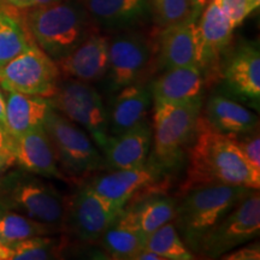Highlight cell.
<instances>
[{
	"label": "cell",
	"instance_id": "1",
	"mask_svg": "<svg viewBox=\"0 0 260 260\" xmlns=\"http://www.w3.org/2000/svg\"><path fill=\"white\" fill-rule=\"evenodd\" d=\"M187 149V175L181 186L183 193L212 184L260 188V171L248 164L233 136L217 132L201 115Z\"/></svg>",
	"mask_w": 260,
	"mask_h": 260
},
{
	"label": "cell",
	"instance_id": "2",
	"mask_svg": "<svg viewBox=\"0 0 260 260\" xmlns=\"http://www.w3.org/2000/svg\"><path fill=\"white\" fill-rule=\"evenodd\" d=\"M88 11L79 0H58L24 10L23 25L31 41L54 61L75 50L90 34Z\"/></svg>",
	"mask_w": 260,
	"mask_h": 260
},
{
	"label": "cell",
	"instance_id": "3",
	"mask_svg": "<svg viewBox=\"0 0 260 260\" xmlns=\"http://www.w3.org/2000/svg\"><path fill=\"white\" fill-rule=\"evenodd\" d=\"M249 190L243 186L212 184L184 191L176 203L172 223L194 254L199 252L205 236Z\"/></svg>",
	"mask_w": 260,
	"mask_h": 260
},
{
	"label": "cell",
	"instance_id": "4",
	"mask_svg": "<svg viewBox=\"0 0 260 260\" xmlns=\"http://www.w3.org/2000/svg\"><path fill=\"white\" fill-rule=\"evenodd\" d=\"M0 204L51 226L63 230L67 200L56 187L30 172L15 169L0 174Z\"/></svg>",
	"mask_w": 260,
	"mask_h": 260
},
{
	"label": "cell",
	"instance_id": "5",
	"mask_svg": "<svg viewBox=\"0 0 260 260\" xmlns=\"http://www.w3.org/2000/svg\"><path fill=\"white\" fill-rule=\"evenodd\" d=\"M153 160L162 170L176 167L193 140L203 99L190 103L153 102Z\"/></svg>",
	"mask_w": 260,
	"mask_h": 260
},
{
	"label": "cell",
	"instance_id": "6",
	"mask_svg": "<svg viewBox=\"0 0 260 260\" xmlns=\"http://www.w3.org/2000/svg\"><path fill=\"white\" fill-rule=\"evenodd\" d=\"M44 128L53 145L58 164L73 177H86L105 168L104 157L88 133L52 107Z\"/></svg>",
	"mask_w": 260,
	"mask_h": 260
},
{
	"label": "cell",
	"instance_id": "7",
	"mask_svg": "<svg viewBox=\"0 0 260 260\" xmlns=\"http://www.w3.org/2000/svg\"><path fill=\"white\" fill-rule=\"evenodd\" d=\"M48 99L56 111L86 130L98 147H104L110 135L107 110L92 84L74 79L59 81L56 93Z\"/></svg>",
	"mask_w": 260,
	"mask_h": 260
},
{
	"label": "cell",
	"instance_id": "8",
	"mask_svg": "<svg viewBox=\"0 0 260 260\" xmlns=\"http://www.w3.org/2000/svg\"><path fill=\"white\" fill-rule=\"evenodd\" d=\"M260 195L251 189L205 236L198 254L216 259L259 237Z\"/></svg>",
	"mask_w": 260,
	"mask_h": 260
},
{
	"label": "cell",
	"instance_id": "9",
	"mask_svg": "<svg viewBox=\"0 0 260 260\" xmlns=\"http://www.w3.org/2000/svg\"><path fill=\"white\" fill-rule=\"evenodd\" d=\"M60 81L58 65L34 42L0 67V87L17 92L51 98Z\"/></svg>",
	"mask_w": 260,
	"mask_h": 260
},
{
	"label": "cell",
	"instance_id": "10",
	"mask_svg": "<svg viewBox=\"0 0 260 260\" xmlns=\"http://www.w3.org/2000/svg\"><path fill=\"white\" fill-rule=\"evenodd\" d=\"M152 58L151 42L144 34L125 31L109 40V61L105 74L109 92L139 82Z\"/></svg>",
	"mask_w": 260,
	"mask_h": 260
},
{
	"label": "cell",
	"instance_id": "11",
	"mask_svg": "<svg viewBox=\"0 0 260 260\" xmlns=\"http://www.w3.org/2000/svg\"><path fill=\"white\" fill-rule=\"evenodd\" d=\"M121 210L84 184L67 201L63 228L80 241L98 242Z\"/></svg>",
	"mask_w": 260,
	"mask_h": 260
},
{
	"label": "cell",
	"instance_id": "12",
	"mask_svg": "<svg viewBox=\"0 0 260 260\" xmlns=\"http://www.w3.org/2000/svg\"><path fill=\"white\" fill-rule=\"evenodd\" d=\"M218 74L230 95L259 110L260 52L258 44L243 41L232 51H228Z\"/></svg>",
	"mask_w": 260,
	"mask_h": 260
},
{
	"label": "cell",
	"instance_id": "13",
	"mask_svg": "<svg viewBox=\"0 0 260 260\" xmlns=\"http://www.w3.org/2000/svg\"><path fill=\"white\" fill-rule=\"evenodd\" d=\"M234 28L217 0H210L197 19V65L207 76L219 73L233 40Z\"/></svg>",
	"mask_w": 260,
	"mask_h": 260
},
{
	"label": "cell",
	"instance_id": "14",
	"mask_svg": "<svg viewBox=\"0 0 260 260\" xmlns=\"http://www.w3.org/2000/svg\"><path fill=\"white\" fill-rule=\"evenodd\" d=\"M162 172L164 170L151 159L141 167L118 169L99 175L87 184L117 207L123 209L140 190L157 183Z\"/></svg>",
	"mask_w": 260,
	"mask_h": 260
},
{
	"label": "cell",
	"instance_id": "15",
	"mask_svg": "<svg viewBox=\"0 0 260 260\" xmlns=\"http://www.w3.org/2000/svg\"><path fill=\"white\" fill-rule=\"evenodd\" d=\"M14 164L40 177L65 180L58 164L56 152L44 126L14 136Z\"/></svg>",
	"mask_w": 260,
	"mask_h": 260
},
{
	"label": "cell",
	"instance_id": "16",
	"mask_svg": "<svg viewBox=\"0 0 260 260\" xmlns=\"http://www.w3.org/2000/svg\"><path fill=\"white\" fill-rule=\"evenodd\" d=\"M109 61V39L90 32L69 54L56 63L67 79L92 83L105 77Z\"/></svg>",
	"mask_w": 260,
	"mask_h": 260
},
{
	"label": "cell",
	"instance_id": "17",
	"mask_svg": "<svg viewBox=\"0 0 260 260\" xmlns=\"http://www.w3.org/2000/svg\"><path fill=\"white\" fill-rule=\"evenodd\" d=\"M152 144V125L147 119L117 135H109L104 152V165L110 170L133 169L147 161Z\"/></svg>",
	"mask_w": 260,
	"mask_h": 260
},
{
	"label": "cell",
	"instance_id": "18",
	"mask_svg": "<svg viewBox=\"0 0 260 260\" xmlns=\"http://www.w3.org/2000/svg\"><path fill=\"white\" fill-rule=\"evenodd\" d=\"M107 110L109 134L117 135L147 119L148 110L153 102L151 86L135 82L113 93Z\"/></svg>",
	"mask_w": 260,
	"mask_h": 260
},
{
	"label": "cell",
	"instance_id": "19",
	"mask_svg": "<svg viewBox=\"0 0 260 260\" xmlns=\"http://www.w3.org/2000/svg\"><path fill=\"white\" fill-rule=\"evenodd\" d=\"M158 64L164 70L197 65V19L190 17L162 27Z\"/></svg>",
	"mask_w": 260,
	"mask_h": 260
},
{
	"label": "cell",
	"instance_id": "20",
	"mask_svg": "<svg viewBox=\"0 0 260 260\" xmlns=\"http://www.w3.org/2000/svg\"><path fill=\"white\" fill-rule=\"evenodd\" d=\"M205 77L197 65L164 70L151 84L153 102L190 103L203 99Z\"/></svg>",
	"mask_w": 260,
	"mask_h": 260
},
{
	"label": "cell",
	"instance_id": "21",
	"mask_svg": "<svg viewBox=\"0 0 260 260\" xmlns=\"http://www.w3.org/2000/svg\"><path fill=\"white\" fill-rule=\"evenodd\" d=\"M94 23L105 29H128L152 14L149 0H84Z\"/></svg>",
	"mask_w": 260,
	"mask_h": 260
},
{
	"label": "cell",
	"instance_id": "22",
	"mask_svg": "<svg viewBox=\"0 0 260 260\" xmlns=\"http://www.w3.org/2000/svg\"><path fill=\"white\" fill-rule=\"evenodd\" d=\"M203 118L223 134H240L259 126L258 115L224 94H214L207 100Z\"/></svg>",
	"mask_w": 260,
	"mask_h": 260
},
{
	"label": "cell",
	"instance_id": "23",
	"mask_svg": "<svg viewBox=\"0 0 260 260\" xmlns=\"http://www.w3.org/2000/svg\"><path fill=\"white\" fill-rule=\"evenodd\" d=\"M4 94L6 100V130L10 134L18 136L44 126L47 113L52 109L48 98L8 90H4Z\"/></svg>",
	"mask_w": 260,
	"mask_h": 260
},
{
	"label": "cell",
	"instance_id": "24",
	"mask_svg": "<svg viewBox=\"0 0 260 260\" xmlns=\"http://www.w3.org/2000/svg\"><path fill=\"white\" fill-rule=\"evenodd\" d=\"M98 242L112 259L134 260L145 248L146 235L134 225L123 207Z\"/></svg>",
	"mask_w": 260,
	"mask_h": 260
},
{
	"label": "cell",
	"instance_id": "25",
	"mask_svg": "<svg viewBox=\"0 0 260 260\" xmlns=\"http://www.w3.org/2000/svg\"><path fill=\"white\" fill-rule=\"evenodd\" d=\"M176 201L164 194L149 195L133 207L124 206L128 217L134 225L147 237L158 228L174 218Z\"/></svg>",
	"mask_w": 260,
	"mask_h": 260
},
{
	"label": "cell",
	"instance_id": "26",
	"mask_svg": "<svg viewBox=\"0 0 260 260\" xmlns=\"http://www.w3.org/2000/svg\"><path fill=\"white\" fill-rule=\"evenodd\" d=\"M54 233L57 232L51 226L24 214L6 209L0 212V242L5 245L29 237L52 235Z\"/></svg>",
	"mask_w": 260,
	"mask_h": 260
},
{
	"label": "cell",
	"instance_id": "27",
	"mask_svg": "<svg viewBox=\"0 0 260 260\" xmlns=\"http://www.w3.org/2000/svg\"><path fill=\"white\" fill-rule=\"evenodd\" d=\"M145 248L157 253L164 260H191L195 258L194 253L183 242L172 220L146 237Z\"/></svg>",
	"mask_w": 260,
	"mask_h": 260
},
{
	"label": "cell",
	"instance_id": "28",
	"mask_svg": "<svg viewBox=\"0 0 260 260\" xmlns=\"http://www.w3.org/2000/svg\"><path fill=\"white\" fill-rule=\"evenodd\" d=\"M30 42L24 25L0 6V67L24 51Z\"/></svg>",
	"mask_w": 260,
	"mask_h": 260
},
{
	"label": "cell",
	"instance_id": "29",
	"mask_svg": "<svg viewBox=\"0 0 260 260\" xmlns=\"http://www.w3.org/2000/svg\"><path fill=\"white\" fill-rule=\"evenodd\" d=\"M9 260H48L61 258L63 243L50 235L34 236L8 243Z\"/></svg>",
	"mask_w": 260,
	"mask_h": 260
},
{
	"label": "cell",
	"instance_id": "30",
	"mask_svg": "<svg viewBox=\"0 0 260 260\" xmlns=\"http://www.w3.org/2000/svg\"><path fill=\"white\" fill-rule=\"evenodd\" d=\"M149 2H151L152 14L154 15L155 21L161 28L191 17L188 0H149Z\"/></svg>",
	"mask_w": 260,
	"mask_h": 260
},
{
	"label": "cell",
	"instance_id": "31",
	"mask_svg": "<svg viewBox=\"0 0 260 260\" xmlns=\"http://www.w3.org/2000/svg\"><path fill=\"white\" fill-rule=\"evenodd\" d=\"M241 154L253 169L260 171V136L259 126L240 134H230Z\"/></svg>",
	"mask_w": 260,
	"mask_h": 260
},
{
	"label": "cell",
	"instance_id": "32",
	"mask_svg": "<svg viewBox=\"0 0 260 260\" xmlns=\"http://www.w3.org/2000/svg\"><path fill=\"white\" fill-rule=\"evenodd\" d=\"M217 3L234 29L241 25L243 21L255 11L252 0H217Z\"/></svg>",
	"mask_w": 260,
	"mask_h": 260
},
{
	"label": "cell",
	"instance_id": "33",
	"mask_svg": "<svg viewBox=\"0 0 260 260\" xmlns=\"http://www.w3.org/2000/svg\"><path fill=\"white\" fill-rule=\"evenodd\" d=\"M220 259H226V260H259L260 259L259 243L258 242L251 243V245L240 247V248L236 249V251L232 249V251L225 253V254H224Z\"/></svg>",
	"mask_w": 260,
	"mask_h": 260
},
{
	"label": "cell",
	"instance_id": "34",
	"mask_svg": "<svg viewBox=\"0 0 260 260\" xmlns=\"http://www.w3.org/2000/svg\"><path fill=\"white\" fill-rule=\"evenodd\" d=\"M54 2H58V0H0V6H3V8L8 6V8L24 11V10L37 8V6L41 5H46Z\"/></svg>",
	"mask_w": 260,
	"mask_h": 260
},
{
	"label": "cell",
	"instance_id": "35",
	"mask_svg": "<svg viewBox=\"0 0 260 260\" xmlns=\"http://www.w3.org/2000/svg\"><path fill=\"white\" fill-rule=\"evenodd\" d=\"M12 147H14V136L8 130L0 126V152L12 157Z\"/></svg>",
	"mask_w": 260,
	"mask_h": 260
},
{
	"label": "cell",
	"instance_id": "36",
	"mask_svg": "<svg viewBox=\"0 0 260 260\" xmlns=\"http://www.w3.org/2000/svg\"><path fill=\"white\" fill-rule=\"evenodd\" d=\"M209 2L210 0H188L191 17L198 19V17H199L201 14V11L205 9V6L209 4Z\"/></svg>",
	"mask_w": 260,
	"mask_h": 260
},
{
	"label": "cell",
	"instance_id": "37",
	"mask_svg": "<svg viewBox=\"0 0 260 260\" xmlns=\"http://www.w3.org/2000/svg\"><path fill=\"white\" fill-rule=\"evenodd\" d=\"M0 126L6 129V100L2 87H0Z\"/></svg>",
	"mask_w": 260,
	"mask_h": 260
},
{
	"label": "cell",
	"instance_id": "38",
	"mask_svg": "<svg viewBox=\"0 0 260 260\" xmlns=\"http://www.w3.org/2000/svg\"><path fill=\"white\" fill-rule=\"evenodd\" d=\"M134 260H164L160 255H158L157 253L149 251L147 248H144L138 255L135 256Z\"/></svg>",
	"mask_w": 260,
	"mask_h": 260
},
{
	"label": "cell",
	"instance_id": "39",
	"mask_svg": "<svg viewBox=\"0 0 260 260\" xmlns=\"http://www.w3.org/2000/svg\"><path fill=\"white\" fill-rule=\"evenodd\" d=\"M12 164H14V158L10 154L0 152V172H4L8 170V168L11 167Z\"/></svg>",
	"mask_w": 260,
	"mask_h": 260
},
{
	"label": "cell",
	"instance_id": "40",
	"mask_svg": "<svg viewBox=\"0 0 260 260\" xmlns=\"http://www.w3.org/2000/svg\"><path fill=\"white\" fill-rule=\"evenodd\" d=\"M0 260H9L8 246L3 242H0Z\"/></svg>",
	"mask_w": 260,
	"mask_h": 260
},
{
	"label": "cell",
	"instance_id": "41",
	"mask_svg": "<svg viewBox=\"0 0 260 260\" xmlns=\"http://www.w3.org/2000/svg\"><path fill=\"white\" fill-rule=\"evenodd\" d=\"M252 4H253V6H254L255 10H258L260 6V0H252Z\"/></svg>",
	"mask_w": 260,
	"mask_h": 260
},
{
	"label": "cell",
	"instance_id": "42",
	"mask_svg": "<svg viewBox=\"0 0 260 260\" xmlns=\"http://www.w3.org/2000/svg\"><path fill=\"white\" fill-rule=\"evenodd\" d=\"M3 210H4V207H3V205L2 204H0V212H2V211Z\"/></svg>",
	"mask_w": 260,
	"mask_h": 260
},
{
	"label": "cell",
	"instance_id": "43",
	"mask_svg": "<svg viewBox=\"0 0 260 260\" xmlns=\"http://www.w3.org/2000/svg\"><path fill=\"white\" fill-rule=\"evenodd\" d=\"M0 174H2V172H0Z\"/></svg>",
	"mask_w": 260,
	"mask_h": 260
}]
</instances>
